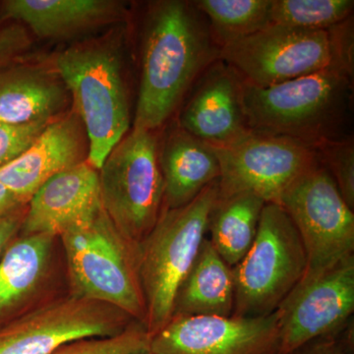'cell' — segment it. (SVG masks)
<instances>
[{"label": "cell", "instance_id": "obj_1", "mask_svg": "<svg viewBox=\"0 0 354 354\" xmlns=\"http://www.w3.org/2000/svg\"><path fill=\"white\" fill-rule=\"evenodd\" d=\"M133 128L156 132L200 76L220 59L208 21L194 2L162 0L149 8Z\"/></svg>", "mask_w": 354, "mask_h": 354}, {"label": "cell", "instance_id": "obj_2", "mask_svg": "<svg viewBox=\"0 0 354 354\" xmlns=\"http://www.w3.org/2000/svg\"><path fill=\"white\" fill-rule=\"evenodd\" d=\"M353 72L342 67L257 87L242 81L249 130L286 137L317 149L346 139L351 118Z\"/></svg>", "mask_w": 354, "mask_h": 354}, {"label": "cell", "instance_id": "obj_3", "mask_svg": "<svg viewBox=\"0 0 354 354\" xmlns=\"http://www.w3.org/2000/svg\"><path fill=\"white\" fill-rule=\"evenodd\" d=\"M58 239L69 292L113 305L145 326L138 245L120 234L102 205Z\"/></svg>", "mask_w": 354, "mask_h": 354}, {"label": "cell", "instance_id": "obj_4", "mask_svg": "<svg viewBox=\"0 0 354 354\" xmlns=\"http://www.w3.org/2000/svg\"><path fill=\"white\" fill-rule=\"evenodd\" d=\"M351 19L328 30L271 25L221 48L220 59L242 81L269 87L332 67L353 72Z\"/></svg>", "mask_w": 354, "mask_h": 354}, {"label": "cell", "instance_id": "obj_5", "mask_svg": "<svg viewBox=\"0 0 354 354\" xmlns=\"http://www.w3.org/2000/svg\"><path fill=\"white\" fill-rule=\"evenodd\" d=\"M53 64L85 129L87 162L99 171L129 131V104L120 53L104 41L78 44L58 53Z\"/></svg>", "mask_w": 354, "mask_h": 354}, {"label": "cell", "instance_id": "obj_6", "mask_svg": "<svg viewBox=\"0 0 354 354\" xmlns=\"http://www.w3.org/2000/svg\"><path fill=\"white\" fill-rule=\"evenodd\" d=\"M218 191V180L185 206L165 209L138 245L140 278L147 310L145 327L151 339L174 315L177 290L207 237L209 213Z\"/></svg>", "mask_w": 354, "mask_h": 354}, {"label": "cell", "instance_id": "obj_7", "mask_svg": "<svg viewBox=\"0 0 354 354\" xmlns=\"http://www.w3.org/2000/svg\"><path fill=\"white\" fill-rule=\"evenodd\" d=\"M100 200L121 234L139 245L165 209L156 133L133 128L99 169Z\"/></svg>", "mask_w": 354, "mask_h": 354}, {"label": "cell", "instance_id": "obj_8", "mask_svg": "<svg viewBox=\"0 0 354 354\" xmlns=\"http://www.w3.org/2000/svg\"><path fill=\"white\" fill-rule=\"evenodd\" d=\"M306 268V253L295 223L281 205L268 203L252 245L232 268V315H271L304 278Z\"/></svg>", "mask_w": 354, "mask_h": 354}, {"label": "cell", "instance_id": "obj_9", "mask_svg": "<svg viewBox=\"0 0 354 354\" xmlns=\"http://www.w3.org/2000/svg\"><path fill=\"white\" fill-rule=\"evenodd\" d=\"M279 205L304 243L307 259L304 278L327 271L354 254L353 209L320 160L286 191Z\"/></svg>", "mask_w": 354, "mask_h": 354}, {"label": "cell", "instance_id": "obj_10", "mask_svg": "<svg viewBox=\"0 0 354 354\" xmlns=\"http://www.w3.org/2000/svg\"><path fill=\"white\" fill-rule=\"evenodd\" d=\"M221 176L218 195L248 193L279 204L298 179L319 164L316 149L274 135L250 131L227 145L213 147Z\"/></svg>", "mask_w": 354, "mask_h": 354}, {"label": "cell", "instance_id": "obj_11", "mask_svg": "<svg viewBox=\"0 0 354 354\" xmlns=\"http://www.w3.org/2000/svg\"><path fill=\"white\" fill-rule=\"evenodd\" d=\"M133 321L113 305L67 290L1 328L0 354H50L75 339L118 334Z\"/></svg>", "mask_w": 354, "mask_h": 354}, {"label": "cell", "instance_id": "obj_12", "mask_svg": "<svg viewBox=\"0 0 354 354\" xmlns=\"http://www.w3.org/2000/svg\"><path fill=\"white\" fill-rule=\"evenodd\" d=\"M354 254L311 278H304L274 311L279 354H291L320 337L339 334L353 323Z\"/></svg>", "mask_w": 354, "mask_h": 354}, {"label": "cell", "instance_id": "obj_13", "mask_svg": "<svg viewBox=\"0 0 354 354\" xmlns=\"http://www.w3.org/2000/svg\"><path fill=\"white\" fill-rule=\"evenodd\" d=\"M153 354H279L276 314L176 316L151 339Z\"/></svg>", "mask_w": 354, "mask_h": 354}, {"label": "cell", "instance_id": "obj_14", "mask_svg": "<svg viewBox=\"0 0 354 354\" xmlns=\"http://www.w3.org/2000/svg\"><path fill=\"white\" fill-rule=\"evenodd\" d=\"M59 239L20 235L0 259V329L64 292L57 286Z\"/></svg>", "mask_w": 354, "mask_h": 354}, {"label": "cell", "instance_id": "obj_15", "mask_svg": "<svg viewBox=\"0 0 354 354\" xmlns=\"http://www.w3.org/2000/svg\"><path fill=\"white\" fill-rule=\"evenodd\" d=\"M178 125L209 146L234 143L250 132L242 101V79L221 59L196 81Z\"/></svg>", "mask_w": 354, "mask_h": 354}, {"label": "cell", "instance_id": "obj_16", "mask_svg": "<svg viewBox=\"0 0 354 354\" xmlns=\"http://www.w3.org/2000/svg\"><path fill=\"white\" fill-rule=\"evenodd\" d=\"M88 158V140L75 113L55 118L26 152L0 169V183L27 205L39 188Z\"/></svg>", "mask_w": 354, "mask_h": 354}, {"label": "cell", "instance_id": "obj_17", "mask_svg": "<svg viewBox=\"0 0 354 354\" xmlns=\"http://www.w3.org/2000/svg\"><path fill=\"white\" fill-rule=\"evenodd\" d=\"M100 207L99 171L84 162L51 177L32 195L20 235L59 237Z\"/></svg>", "mask_w": 354, "mask_h": 354}, {"label": "cell", "instance_id": "obj_18", "mask_svg": "<svg viewBox=\"0 0 354 354\" xmlns=\"http://www.w3.org/2000/svg\"><path fill=\"white\" fill-rule=\"evenodd\" d=\"M127 13L124 3L115 0H6L0 4V19L50 39L72 38L120 22Z\"/></svg>", "mask_w": 354, "mask_h": 354}, {"label": "cell", "instance_id": "obj_19", "mask_svg": "<svg viewBox=\"0 0 354 354\" xmlns=\"http://www.w3.org/2000/svg\"><path fill=\"white\" fill-rule=\"evenodd\" d=\"M158 164L164 179L165 209L185 206L221 176L213 148L179 125L158 145Z\"/></svg>", "mask_w": 354, "mask_h": 354}, {"label": "cell", "instance_id": "obj_20", "mask_svg": "<svg viewBox=\"0 0 354 354\" xmlns=\"http://www.w3.org/2000/svg\"><path fill=\"white\" fill-rule=\"evenodd\" d=\"M57 72L18 60L0 66V122L26 124L55 120L67 100Z\"/></svg>", "mask_w": 354, "mask_h": 354}, {"label": "cell", "instance_id": "obj_21", "mask_svg": "<svg viewBox=\"0 0 354 354\" xmlns=\"http://www.w3.org/2000/svg\"><path fill=\"white\" fill-rule=\"evenodd\" d=\"M234 307L232 268L206 237L196 259L177 290L172 317H227L232 315Z\"/></svg>", "mask_w": 354, "mask_h": 354}, {"label": "cell", "instance_id": "obj_22", "mask_svg": "<svg viewBox=\"0 0 354 354\" xmlns=\"http://www.w3.org/2000/svg\"><path fill=\"white\" fill-rule=\"evenodd\" d=\"M266 202L255 195L220 196L209 213V241L230 268L239 264L252 245Z\"/></svg>", "mask_w": 354, "mask_h": 354}, {"label": "cell", "instance_id": "obj_23", "mask_svg": "<svg viewBox=\"0 0 354 354\" xmlns=\"http://www.w3.org/2000/svg\"><path fill=\"white\" fill-rule=\"evenodd\" d=\"M194 4L221 48L272 25V0H199Z\"/></svg>", "mask_w": 354, "mask_h": 354}, {"label": "cell", "instance_id": "obj_24", "mask_svg": "<svg viewBox=\"0 0 354 354\" xmlns=\"http://www.w3.org/2000/svg\"><path fill=\"white\" fill-rule=\"evenodd\" d=\"M353 0H272V25L328 30L348 21Z\"/></svg>", "mask_w": 354, "mask_h": 354}, {"label": "cell", "instance_id": "obj_25", "mask_svg": "<svg viewBox=\"0 0 354 354\" xmlns=\"http://www.w3.org/2000/svg\"><path fill=\"white\" fill-rule=\"evenodd\" d=\"M151 337L144 324L133 321L109 337H92L62 344L50 354H141L150 351Z\"/></svg>", "mask_w": 354, "mask_h": 354}, {"label": "cell", "instance_id": "obj_26", "mask_svg": "<svg viewBox=\"0 0 354 354\" xmlns=\"http://www.w3.org/2000/svg\"><path fill=\"white\" fill-rule=\"evenodd\" d=\"M321 165L330 172L344 201L354 209V146L353 139L327 142L316 149Z\"/></svg>", "mask_w": 354, "mask_h": 354}, {"label": "cell", "instance_id": "obj_27", "mask_svg": "<svg viewBox=\"0 0 354 354\" xmlns=\"http://www.w3.org/2000/svg\"><path fill=\"white\" fill-rule=\"evenodd\" d=\"M50 122L38 121L26 124L0 122V169L23 155Z\"/></svg>", "mask_w": 354, "mask_h": 354}, {"label": "cell", "instance_id": "obj_28", "mask_svg": "<svg viewBox=\"0 0 354 354\" xmlns=\"http://www.w3.org/2000/svg\"><path fill=\"white\" fill-rule=\"evenodd\" d=\"M29 32L17 23L0 27V66L19 59L31 46Z\"/></svg>", "mask_w": 354, "mask_h": 354}, {"label": "cell", "instance_id": "obj_29", "mask_svg": "<svg viewBox=\"0 0 354 354\" xmlns=\"http://www.w3.org/2000/svg\"><path fill=\"white\" fill-rule=\"evenodd\" d=\"M291 354H354L353 322L339 334L310 342Z\"/></svg>", "mask_w": 354, "mask_h": 354}, {"label": "cell", "instance_id": "obj_30", "mask_svg": "<svg viewBox=\"0 0 354 354\" xmlns=\"http://www.w3.org/2000/svg\"><path fill=\"white\" fill-rule=\"evenodd\" d=\"M26 207L27 205L12 214L0 218V259L10 244L19 236L24 221Z\"/></svg>", "mask_w": 354, "mask_h": 354}, {"label": "cell", "instance_id": "obj_31", "mask_svg": "<svg viewBox=\"0 0 354 354\" xmlns=\"http://www.w3.org/2000/svg\"><path fill=\"white\" fill-rule=\"evenodd\" d=\"M26 205L21 203L6 186L0 183V218H3L13 212L17 211Z\"/></svg>", "mask_w": 354, "mask_h": 354}, {"label": "cell", "instance_id": "obj_32", "mask_svg": "<svg viewBox=\"0 0 354 354\" xmlns=\"http://www.w3.org/2000/svg\"><path fill=\"white\" fill-rule=\"evenodd\" d=\"M141 354H153V353H151V351H146V353H141Z\"/></svg>", "mask_w": 354, "mask_h": 354}]
</instances>
